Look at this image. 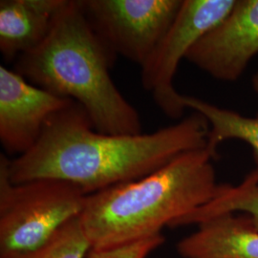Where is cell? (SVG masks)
Wrapping results in <instances>:
<instances>
[{
    "mask_svg": "<svg viewBox=\"0 0 258 258\" xmlns=\"http://www.w3.org/2000/svg\"><path fill=\"white\" fill-rule=\"evenodd\" d=\"M236 0H183L165 36L143 65L141 80L157 106L167 117L182 119L184 107L174 87L178 66L194 44L226 19Z\"/></svg>",
    "mask_w": 258,
    "mask_h": 258,
    "instance_id": "obj_5",
    "label": "cell"
},
{
    "mask_svg": "<svg viewBox=\"0 0 258 258\" xmlns=\"http://www.w3.org/2000/svg\"><path fill=\"white\" fill-rule=\"evenodd\" d=\"M66 0H1L0 52L6 61L37 48L46 38Z\"/></svg>",
    "mask_w": 258,
    "mask_h": 258,
    "instance_id": "obj_10",
    "label": "cell"
},
{
    "mask_svg": "<svg viewBox=\"0 0 258 258\" xmlns=\"http://www.w3.org/2000/svg\"><path fill=\"white\" fill-rule=\"evenodd\" d=\"M0 155V257L44 244L83 212L87 196L69 182L43 178L14 184Z\"/></svg>",
    "mask_w": 258,
    "mask_h": 258,
    "instance_id": "obj_4",
    "label": "cell"
},
{
    "mask_svg": "<svg viewBox=\"0 0 258 258\" xmlns=\"http://www.w3.org/2000/svg\"><path fill=\"white\" fill-rule=\"evenodd\" d=\"M258 54V0H236L230 15L201 37L185 59L221 82H236Z\"/></svg>",
    "mask_w": 258,
    "mask_h": 258,
    "instance_id": "obj_8",
    "label": "cell"
},
{
    "mask_svg": "<svg viewBox=\"0 0 258 258\" xmlns=\"http://www.w3.org/2000/svg\"><path fill=\"white\" fill-rule=\"evenodd\" d=\"M216 158L207 148L187 151L148 175L88 195L79 219L92 249L161 235L209 203L219 185Z\"/></svg>",
    "mask_w": 258,
    "mask_h": 258,
    "instance_id": "obj_3",
    "label": "cell"
},
{
    "mask_svg": "<svg viewBox=\"0 0 258 258\" xmlns=\"http://www.w3.org/2000/svg\"><path fill=\"white\" fill-rule=\"evenodd\" d=\"M197 226L177 244L182 257L258 258V231L246 215L226 213Z\"/></svg>",
    "mask_w": 258,
    "mask_h": 258,
    "instance_id": "obj_9",
    "label": "cell"
},
{
    "mask_svg": "<svg viewBox=\"0 0 258 258\" xmlns=\"http://www.w3.org/2000/svg\"><path fill=\"white\" fill-rule=\"evenodd\" d=\"M243 212L258 231V171H250L238 184L218 185L215 195L209 203L189 213L176 223L173 228L196 224L212 217Z\"/></svg>",
    "mask_w": 258,
    "mask_h": 258,
    "instance_id": "obj_12",
    "label": "cell"
},
{
    "mask_svg": "<svg viewBox=\"0 0 258 258\" xmlns=\"http://www.w3.org/2000/svg\"><path fill=\"white\" fill-rule=\"evenodd\" d=\"M165 242L161 234L152 238L139 241L119 248L107 249H91L87 258H148Z\"/></svg>",
    "mask_w": 258,
    "mask_h": 258,
    "instance_id": "obj_14",
    "label": "cell"
},
{
    "mask_svg": "<svg viewBox=\"0 0 258 258\" xmlns=\"http://www.w3.org/2000/svg\"><path fill=\"white\" fill-rule=\"evenodd\" d=\"M209 132L208 120L194 112L152 133L104 134L94 129L83 107L73 102L49 120L34 148L10 161V179L14 184L57 179L90 195L140 179L187 151L206 148Z\"/></svg>",
    "mask_w": 258,
    "mask_h": 258,
    "instance_id": "obj_1",
    "label": "cell"
},
{
    "mask_svg": "<svg viewBox=\"0 0 258 258\" xmlns=\"http://www.w3.org/2000/svg\"><path fill=\"white\" fill-rule=\"evenodd\" d=\"M91 249L78 217L36 249L0 258H87Z\"/></svg>",
    "mask_w": 258,
    "mask_h": 258,
    "instance_id": "obj_13",
    "label": "cell"
},
{
    "mask_svg": "<svg viewBox=\"0 0 258 258\" xmlns=\"http://www.w3.org/2000/svg\"><path fill=\"white\" fill-rule=\"evenodd\" d=\"M74 101L28 82L0 66V143L10 155L21 156L36 146L49 120Z\"/></svg>",
    "mask_w": 258,
    "mask_h": 258,
    "instance_id": "obj_7",
    "label": "cell"
},
{
    "mask_svg": "<svg viewBox=\"0 0 258 258\" xmlns=\"http://www.w3.org/2000/svg\"><path fill=\"white\" fill-rule=\"evenodd\" d=\"M102 43L115 55L146 63L175 19L183 0H80Z\"/></svg>",
    "mask_w": 258,
    "mask_h": 258,
    "instance_id": "obj_6",
    "label": "cell"
},
{
    "mask_svg": "<svg viewBox=\"0 0 258 258\" xmlns=\"http://www.w3.org/2000/svg\"><path fill=\"white\" fill-rule=\"evenodd\" d=\"M252 88L258 95V71L252 77ZM184 107L200 113L209 121L210 132L207 147L215 157L217 148L228 140H240L248 144L252 149L258 171V115L246 117L235 111L222 108L192 96H182Z\"/></svg>",
    "mask_w": 258,
    "mask_h": 258,
    "instance_id": "obj_11",
    "label": "cell"
},
{
    "mask_svg": "<svg viewBox=\"0 0 258 258\" xmlns=\"http://www.w3.org/2000/svg\"><path fill=\"white\" fill-rule=\"evenodd\" d=\"M115 57L93 30L80 0H66L46 38L16 59L15 71L38 87L80 104L95 130L141 134L138 111L111 78Z\"/></svg>",
    "mask_w": 258,
    "mask_h": 258,
    "instance_id": "obj_2",
    "label": "cell"
}]
</instances>
